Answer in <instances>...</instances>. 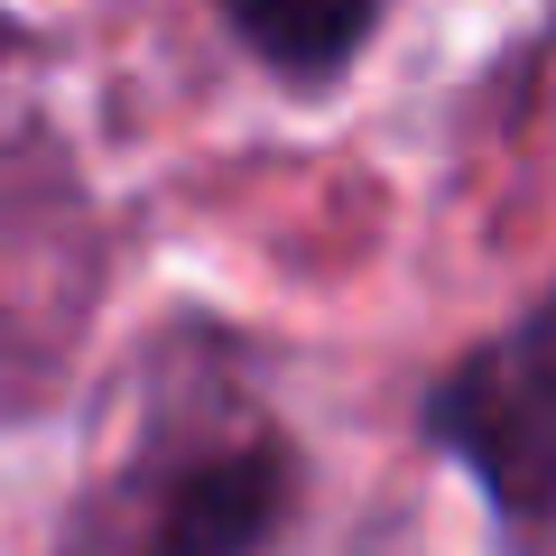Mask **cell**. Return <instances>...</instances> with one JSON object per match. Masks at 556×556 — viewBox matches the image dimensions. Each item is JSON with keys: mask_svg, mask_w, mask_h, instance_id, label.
Wrapping results in <instances>:
<instances>
[{"mask_svg": "<svg viewBox=\"0 0 556 556\" xmlns=\"http://www.w3.org/2000/svg\"><path fill=\"white\" fill-rule=\"evenodd\" d=\"M223 20L278 65V75H334L371 38L380 0H223Z\"/></svg>", "mask_w": 556, "mask_h": 556, "instance_id": "cell-3", "label": "cell"}, {"mask_svg": "<svg viewBox=\"0 0 556 556\" xmlns=\"http://www.w3.org/2000/svg\"><path fill=\"white\" fill-rule=\"evenodd\" d=\"M427 437L482 482L510 519L556 510V298L437 380Z\"/></svg>", "mask_w": 556, "mask_h": 556, "instance_id": "cell-1", "label": "cell"}, {"mask_svg": "<svg viewBox=\"0 0 556 556\" xmlns=\"http://www.w3.org/2000/svg\"><path fill=\"white\" fill-rule=\"evenodd\" d=\"M288 492H298V464L278 445H232L214 464H186L159 492L139 556H260L269 529L288 519Z\"/></svg>", "mask_w": 556, "mask_h": 556, "instance_id": "cell-2", "label": "cell"}]
</instances>
